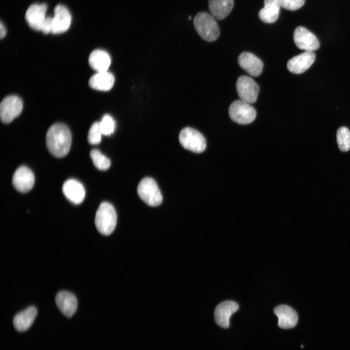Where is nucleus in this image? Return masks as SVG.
Listing matches in <instances>:
<instances>
[{"label": "nucleus", "mask_w": 350, "mask_h": 350, "mask_svg": "<svg viewBox=\"0 0 350 350\" xmlns=\"http://www.w3.org/2000/svg\"><path fill=\"white\" fill-rule=\"evenodd\" d=\"M55 300L57 308L66 316L70 317L76 311L77 298L71 293L60 291L56 294Z\"/></svg>", "instance_id": "obj_15"}, {"label": "nucleus", "mask_w": 350, "mask_h": 350, "mask_svg": "<svg viewBox=\"0 0 350 350\" xmlns=\"http://www.w3.org/2000/svg\"><path fill=\"white\" fill-rule=\"evenodd\" d=\"M280 5L279 0H264V7L259 12V17L266 23L275 22L278 18Z\"/></svg>", "instance_id": "obj_20"}, {"label": "nucleus", "mask_w": 350, "mask_h": 350, "mask_svg": "<svg viewBox=\"0 0 350 350\" xmlns=\"http://www.w3.org/2000/svg\"><path fill=\"white\" fill-rule=\"evenodd\" d=\"M179 141L185 149L196 153L203 152L206 147L205 137L197 130L187 127L183 128L179 134Z\"/></svg>", "instance_id": "obj_5"}, {"label": "nucleus", "mask_w": 350, "mask_h": 350, "mask_svg": "<svg viewBox=\"0 0 350 350\" xmlns=\"http://www.w3.org/2000/svg\"><path fill=\"white\" fill-rule=\"evenodd\" d=\"M305 0H279L280 6L288 10L295 11L301 8Z\"/></svg>", "instance_id": "obj_28"}, {"label": "nucleus", "mask_w": 350, "mask_h": 350, "mask_svg": "<svg viewBox=\"0 0 350 350\" xmlns=\"http://www.w3.org/2000/svg\"><path fill=\"white\" fill-rule=\"evenodd\" d=\"M71 20V15L68 9L63 5H56L52 18L51 33L57 34L66 32L70 26Z\"/></svg>", "instance_id": "obj_11"}, {"label": "nucleus", "mask_w": 350, "mask_h": 350, "mask_svg": "<svg viewBox=\"0 0 350 350\" xmlns=\"http://www.w3.org/2000/svg\"><path fill=\"white\" fill-rule=\"evenodd\" d=\"M315 54L313 52L305 51L291 58L287 62L288 70L295 74H300L307 70L313 64Z\"/></svg>", "instance_id": "obj_14"}, {"label": "nucleus", "mask_w": 350, "mask_h": 350, "mask_svg": "<svg viewBox=\"0 0 350 350\" xmlns=\"http://www.w3.org/2000/svg\"><path fill=\"white\" fill-rule=\"evenodd\" d=\"M114 81V76L111 72L107 71L98 72L91 77L89 85L94 89L108 91L113 87Z\"/></svg>", "instance_id": "obj_21"}, {"label": "nucleus", "mask_w": 350, "mask_h": 350, "mask_svg": "<svg viewBox=\"0 0 350 350\" xmlns=\"http://www.w3.org/2000/svg\"><path fill=\"white\" fill-rule=\"evenodd\" d=\"M293 38L295 44L301 50L313 52L319 48V42L316 36L304 27H297Z\"/></svg>", "instance_id": "obj_9"}, {"label": "nucleus", "mask_w": 350, "mask_h": 350, "mask_svg": "<svg viewBox=\"0 0 350 350\" xmlns=\"http://www.w3.org/2000/svg\"><path fill=\"white\" fill-rule=\"evenodd\" d=\"M137 192L140 198L149 206H158L162 202V194L152 178H143L138 186Z\"/></svg>", "instance_id": "obj_4"}, {"label": "nucleus", "mask_w": 350, "mask_h": 350, "mask_svg": "<svg viewBox=\"0 0 350 350\" xmlns=\"http://www.w3.org/2000/svg\"><path fill=\"white\" fill-rule=\"evenodd\" d=\"M100 122H96L91 126L88 133V140L91 144H98L101 141L102 135Z\"/></svg>", "instance_id": "obj_26"}, {"label": "nucleus", "mask_w": 350, "mask_h": 350, "mask_svg": "<svg viewBox=\"0 0 350 350\" xmlns=\"http://www.w3.org/2000/svg\"><path fill=\"white\" fill-rule=\"evenodd\" d=\"M236 86L240 100L249 104L257 101L259 87L252 78L246 75L240 76L237 80Z\"/></svg>", "instance_id": "obj_8"}, {"label": "nucleus", "mask_w": 350, "mask_h": 350, "mask_svg": "<svg viewBox=\"0 0 350 350\" xmlns=\"http://www.w3.org/2000/svg\"><path fill=\"white\" fill-rule=\"evenodd\" d=\"M228 114L231 119L241 124L250 123L256 116V111L250 104L242 100L233 102L228 109Z\"/></svg>", "instance_id": "obj_6"}, {"label": "nucleus", "mask_w": 350, "mask_h": 350, "mask_svg": "<svg viewBox=\"0 0 350 350\" xmlns=\"http://www.w3.org/2000/svg\"><path fill=\"white\" fill-rule=\"evenodd\" d=\"M337 142L339 149L347 152L350 149V131L346 127H340L336 134Z\"/></svg>", "instance_id": "obj_25"}, {"label": "nucleus", "mask_w": 350, "mask_h": 350, "mask_svg": "<svg viewBox=\"0 0 350 350\" xmlns=\"http://www.w3.org/2000/svg\"><path fill=\"white\" fill-rule=\"evenodd\" d=\"M52 17H48L43 25L41 31L45 34H47L51 32Z\"/></svg>", "instance_id": "obj_29"}, {"label": "nucleus", "mask_w": 350, "mask_h": 350, "mask_svg": "<svg viewBox=\"0 0 350 350\" xmlns=\"http://www.w3.org/2000/svg\"><path fill=\"white\" fill-rule=\"evenodd\" d=\"M62 191L66 197L75 204L81 203L85 197V190L83 185L74 179H68L64 183Z\"/></svg>", "instance_id": "obj_18"}, {"label": "nucleus", "mask_w": 350, "mask_h": 350, "mask_svg": "<svg viewBox=\"0 0 350 350\" xmlns=\"http://www.w3.org/2000/svg\"><path fill=\"white\" fill-rule=\"evenodd\" d=\"M238 308V304L232 300H226L219 304L214 313L216 324L224 328H228L230 317Z\"/></svg>", "instance_id": "obj_13"}, {"label": "nucleus", "mask_w": 350, "mask_h": 350, "mask_svg": "<svg viewBox=\"0 0 350 350\" xmlns=\"http://www.w3.org/2000/svg\"><path fill=\"white\" fill-rule=\"evenodd\" d=\"M88 62L90 67L98 72L105 71L110 66L111 58L106 51L98 49L91 52Z\"/></svg>", "instance_id": "obj_22"}, {"label": "nucleus", "mask_w": 350, "mask_h": 350, "mask_svg": "<svg viewBox=\"0 0 350 350\" xmlns=\"http://www.w3.org/2000/svg\"><path fill=\"white\" fill-rule=\"evenodd\" d=\"M274 314L278 316V326L282 329L294 328L297 324L298 316L295 310L286 305H279L274 309Z\"/></svg>", "instance_id": "obj_16"}, {"label": "nucleus", "mask_w": 350, "mask_h": 350, "mask_svg": "<svg viewBox=\"0 0 350 350\" xmlns=\"http://www.w3.org/2000/svg\"><path fill=\"white\" fill-rule=\"evenodd\" d=\"M47 6L45 3L33 4L28 8L25 19L29 26L36 31H41L46 20Z\"/></svg>", "instance_id": "obj_12"}, {"label": "nucleus", "mask_w": 350, "mask_h": 350, "mask_svg": "<svg viewBox=\"0 0 350 350\" xmlns=\"http://www.w3.org/2000/svg\"><path fill=\"white\" fill-rule=\"evenodd\" d=\"M238 62L240 66L252 76H258L262 72L263 67L262 61L251 52L241 53Z\"/></svg>", "instance_id": "obj_17"}, {"label": "nucleus", "mask_w": 350, "mask_h": 350, "mask_svg": "<svg viewBox=\"0 0 350 350\" xmlns=\"http://www.w3.org/2000/svg\"><path fill=\"white\" fill-rule=\"evenodd\" d=\"M34 183V175L27 167L21 166L15 171L12 177V184L18 191L21 192L30 191L33 188Z\"/></svg>", "instance_id": "obj_10"}, {"label": "nucleus", "mask_w": 350, "mask_h": 350, "mask_svg": "<svg viewBox=\"0 0 350 350\" xmlns=\"http://www.w3.org/2000/svg\"><path fill=\"white\" fill-rule=\"evenodd\" d=\"M90 157L94 166L99 170L105 171L109 168L111 165L110 159L102 154L99 150H91Z\"/></svg>", "instance_id": "obj_24"}, {"label": "nucleus", "mask_w": 350, "mask_h": 350, "mask_svg": "<svg viewBox=\"0 0 350 350\" xmlns=\"http://www.w3.org/2000/svg\"><path fill=\"white\" fill-rule=\"evenodd\" d=\"M234 0H209L208 5L212 16L219 20L227 17L232 9Z\"/></svg>", "instance_id": "obj_23"}, {"label": "nucleus", "mask_w": 350, "mask_h": 350, "mask_svg": "<svg viewBox=\"0 0 350 350\" xmlns=\"http://www.w3.org/2000/svg\"><path fill=\"white\" fill-rule=\"evenodd\" d=\"M6 34V30L5 27L1 22L0 24V39L4 37Z\"/></svg>", "instance_id": "obj_30"}, {"label": "nucleus", "mask_w": 350, "mask_h": 350, "mask_svg": "<svg viewBox=\"0 0 350 350\" xmlns=\"http://www.w3.org/2000/svg\"><path fill=\"white\" fill-rule=\"evenodd\" d=\"M193 25L199 35L207 41H214L219 36L218 24L214 17L208 13H197L193 19Z\"/></svg>", "instance_id": "obj_3"}, {"label": "nucleus", "mask_w": 350, "mask_h": 350, "mask_svg": "<svg viewBox=\"0 0 350 350\" xmlns=\"http://www.w3.org/2000/svg\"><path fill=\"white\" fill-rule=\"evenodd\" d=\"M23 103L21 99L16 95H10L4 98L0 105V117L2 122L8 123L21 113Z\"/></svg>", "instance_id": "obj_7"}, {"label": "nucleus", "mask_w": 350, "mask_h": 350, "mask_svg": "<svg viewBox=\"0 0 350 350\" xmlns=\"http://www.w3.org/2000/svg\"><path fill=\"white\" fill-rule=\"evenodd\" d=\"M115 122L113 118L108 114L105 115L100 122V126L103 135L108 136L112 134L115 129Z\"/></svg>", "instance_id": "obj_27"}, {"label": "nucleus", "mask_w": 350, "mask_h": 350, "mask_svg": "<svg viewBox=\"0 0 350 350\" xmlns=\"http://www.w3.org/2000/svg\"><path fill=\"white\" fill-rule=\"evenodd\" d=\"M191 19H192V16L189 17L188 19H189V20H191Z\"/></svg>", "instance_id": "obj_31"}, {"label": "nucleus", "mask_w": 350, "mask_h": 350, "mask_svg": "<svg viewBox=\"0 0 350 350\" xmlns=\"http://www.w3.org/2000/svg\"><path fill=\"white\" fill-rule=\"evenodd\" d=\"M117 223V213L112 204L103 202L100 205L95 217V224L98 231L109 235L114 230Z\"/></svg>", "instance_id": "obj_2"}, {"label": "nucleus", "mask_w": 350, "mask_h": 350, "mask_svg": "<svg viewBox=\"0 0 350 350\" xmlns=\"http://www.w3.org/2000/svg\"><path fill=\"white\" fill-rule=\"evenodd\" d=\"M37 315L35 306H30L17 314L13 318V325L18 332L27 330L33 324Z\"/></svg>", "instance_id": "obj_19"}, {"label": "nucleus", "mask_w": 350, "mask_h": 350, "mask_svg": "<svg viewBox=\"0 0 350 350\" xmlns=\"http://www.w3.org/2000/svg\"><path fill=\"white\" fill-rule=\"evenodd\" d=\"M71 142L69 128L62 123L52 124L48 130L46 144L49 152L54 157L61 158L69 153Z\"/></svg>", "instance_id": "obj_1"}]
</instances>
